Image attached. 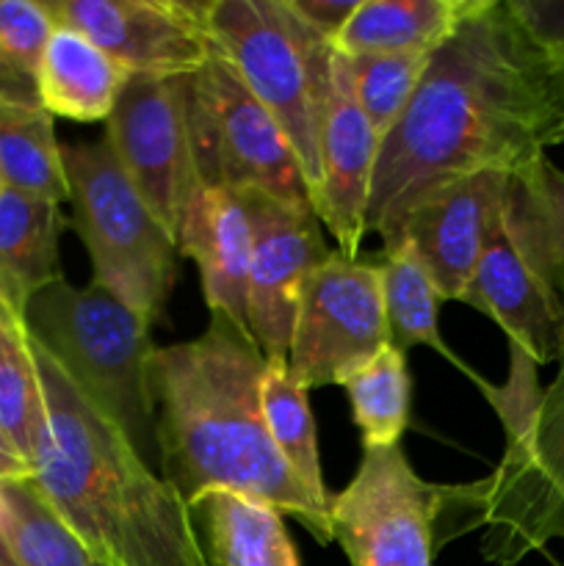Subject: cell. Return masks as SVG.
I'll list each match as a JSON object with an SVG mask.
<instances>
[{
	"instance_id": "obj_35",
	"label": "cell",
	"mask_w": 564,
	"mask_h": 566,
	"mask_svg": "<svg viewBox=\"0 0 564 566\" xmlns=\"http://www.w3.org/2000/svg\"><path fill=\"white\" fill-rule=\"evenodd\" d=\"M31 475V468L17 457L14 448L6 442V437L0 434V481L6 479H28Z\"/></svg>"
},
{
	"instance_id": "obj_21",
	"label": "cell",
	"mask_w": 564,
	"mask_h": 566,
	"mask_svg": "<svg viewBox=\"0 0 564 566\" xmlns=\"http://www.w3.org/2000/svg\"><path fill=\"white\" fill-rule=\"evenodd\" d=\"M481 0H359L332 48L343 55L435 53Z\"/></svg>"
},
{
	"instance_id": "obj_1",
	"label": "cell",
	"mask_w": 564,
	"mask_h": 566,
	"mask_svg": "<svg viewBox=\"0 0 564 566\" xmlns=\"http://www.w3.org/2000/svg\"><path fill=\"white\" fill-rule=\"evenodd\" d=\"M556 136L551 61L503 0L479 9L431 53L396 125L382 138L365 232L382 243L429 188L476 171H518Z\"/></svg>"
},
{
	"instance_id": "obj_12",
	"label": "cell",
	"mask_w": 564,
	"mask_h": 566,
	"mask_svg": "<svg viewBox=\"0 0 564 566\" xmlns=\"http://www.w3.org/2000/svg\"><path fill=\"white\" fill-rule=\"evenodd\" d=\"M44 9L127 75H194L213 48L208 0H44Z\"/></svg>"
},
{
	"instance_id": "obj_36",
	"label": "cell",
	"mask_w": 564,
	"mask_h": 566,
	"mask_svg": "<svg viewBox=\"0 0 564 566\" xmlns=\"http://www.w3.org/2000/svg\"><path fill=\"white\" fill-rule=\"evenodd\" d=\"M0 566H22L20 558H17L14 551H11L9 539H6L3 525H0Z\"/></svg>"
},
{
	"instance_id": "obj_5",
	"label": "cell",
	"mask_w": 564,
	"mask_h": 566,
	"mask_svg": "<svg viewBox=\"0 0 564 566\" xmlns=\"http://www.w3.org/2000/svg\"><path fill=\"white\" fill-rule=\"evenodd\" d=\"M208 31L296 153L315 205L335 48L291 0H208Z\"/></svg>"
},
{
	"instance_id": "obj_15",
	"label": "cell",
	"mask_w": 564,
	"mask_h": 566,
	"mask_svg": "<svg viewBox=\"0 0 564 566\" xmlns=\"http://www.w3.org/2000/svg\"><path fill=\"white\" fill-rule=\"evenodd\" d=\"M459 302L495 321L509 335V343L523 348L536 365L558 363L564 357L562 296L534 260L514 247L503 224Z\"/></svg>"
},
{
	"instance_id": "obj_23",
	"label": "cell",
	"mask_w": 564,
	"mask_h": 566,
	"mask_svg": "<svg viewBox=\"0 0 564 566\" xmlns=\"http://www.w3.org/2000/svg\"><path fill=\"white\" fill-rule=\"evenodd\" d=\"M503 230L564 302V169L547 155L509 175Z\"/></svg>"
},
{
	"instance_id": "obj_4",
	"label": "cell",
	"mask_w": 564,
	"mask_h": 566,
	"mask_svg": "<svg viewBox=\"0 0 564 566\" xmlns=\"http://www.w3.org/2000/svg\"><path fill=\"white\" fill-rule=\"evenodd\" d=\"M25 329L144 459L158 453L149 381L153 326L142 315L94 282L75 287L59 280L28 304Z\"/></svg>"
},
{
	"instance_id": "obj_17",
	"label": "cell",
	"mask_w": 564,
	"mask_h": 566,
	"mask_svg": "<svg viewBox=\"0 0 564 566\" xmlns=\"http://www.w3.org/2000/svg\"><path fill=\"white\" fill-rule=\"evenodd\" d=\"M177 249L194 260L210 313H224L247 326L252 221L241 193L230 188H194L182 213Z\"/></svg>"
},
{
	"instance_id": "obj_37",
	"label": "cell",
	"mask_w": 564,
	"mask_h": 566,
	"mask_svg": "<svg viewBox=\"0 0 564 566\" xmlns=\"http://www.w3.org/2000/svg\"><path fill=\"white\" fill-rule=\"evenodd\" d=\"M0 191H3V182H0Z\"/></svg>"
},
{
	"instance_id": "obj_20",
	"label": "cell",
	"mask_w": 564,
	"mask_h": 566,
	"mask_svg": "<svg viewBox=\"0 0 564 566\" xmlns=\"http://www.w3.org/2000/svg\"><path fill=\"white\" fill-rule=\"evenodd\" d=\"M127 72L86 36L55 25L36 75V94L50 116L105 122L127 83Z\"/></svg>"
},
{
	"instance_id": "obj_25",
	"label": "cell",
	"mask_w": 564,
	"mask_h": 566,
	"mask_svg": "<svg viewBox=\"0 0 564 566\" xmlns=\"http://www.w3.org/2000/svg\"><path fill=\"white\" fill-rule=\"evenodd\" d=\"M260 403H263V418L276 451L282 453L307 495L330 512L332 495L326 492L324 475H321L313 409H310L307 390L293 379L288 359H265L263 376H260Z\"/></svg>"
},
{
	"instance_id": "obj_16",
	"label": "cell",
	"mask_w": 564,
	"mask_h": 566,
	"mask_svg": "<svg viewBox=\"0 0 564 566\" xmlns=\"http://www.w3.org/2000/svg\"><path fill=\"white\" fill-rule=\"evenodd\" d=\"M379 136L370 130L359 111L337 55L332 59V99L321 136V186L315 193V216L335 238L343 258H357L368 216L370 182H374Z\"/></svg>"
},
{
	"instance_id": "obj_30",
	"label": "cell",
	"mask_w": 564,
	"mask_h": 566,
	"mask_svg": "<svg viewBox=\"0 0 564 566\" xmlns=\"http://www.w3.org/2000/svg\"><path fill=\"white\" fill-rule=\"evenodd\" d=\"M53 31L44 0H0V86L36 92L39 64Z\"/></svg>"
},
{
	"instance_id": "obj_11",
	"label": "cell",
	"mask_w": 564,
	"mask_h": 566,
	"mask_svg": "<svg viewBox=\"0 0 564 566\" xmlns=\"http://www.w3.org/2000/svg\"><path fill=\"white\" fill-rule=\"evenodd\" d=\"M188 77H127L103 136L138 197L175 241L199 186L188 133Z\"/></svg>"
},
{
	"instance_id": "obj_18",
	"label": "cell",
	"mask_w": 564,
	"mask_h": 566,
	"mask_svg": "<svg viewBox=\"0 0 564 566\" xmlns=\"http://www.w3.org/2000/svg\"><path fill=\"white\" fill-rule=\"evenodd\" d=\"M66 219L59 202L0 191V307L25 324L28 304L64 280L61 232Z\"/></svg>"
},
{
	"instance_id": "obj_14",
	"label": "cell",
	"mask_w": 564,
	"mask_h": 566,
	"mask_svg": "<svg viewBox=\"0 0 564 566\" xmlns=\"http://www.w3.org/2000/svg\"><path fill=\"white\" fill-rule=\"evenodd\" d=\"M506 186L509 171H476L429 188L401 216L385 252L409 247L435 280L442 302L462 298L503 224Z\"/></svg>"
},
{
	"instance_id": "obj_3",
	"label": "cell",
	"mask_w": 564,
	"mask_h": 566,
	"mask_svg": "<svg viewBox=\"0 0 564 566\" xmlns=\"http://www.w3.org/2000/svg\"><path fill=\"white\" fill-rule=\"evenodd\" d=\"M31 352L44 398L31 481L55 517L108 566H208L175 486L39 343Z\"/></svg>"
},
{
	"instance_id": "obj_28",
	"label": "cell",
	"mask_w": 564,
	"mask_h": 566,
	"mask_svg": "<svg viewBox=\"0 0 564 566\" xmlns=\"http://www.w3.org/2000/svg\"><path fill=\"white\" fill-rule=\"evenodd\" d=\"M42 423V381L28 329L0 307V434L28 468L36 453Z\"/></svg>"
},
{
	"instance_id": "obj_27",
	"label": "cell",
	"mask_w": 564,
	"mask_h": 566,
	"mask_svg": "<svg viewBox=\"0 0 564 566\" xmlns=\"http://www.w3.org/2000/svg\"><path fill=\"white\" fill-rule=\"evenodd\" d=\"M341 387L346 390L352 418L363 434V451L401 446L412 401L407 354L385 346L370 363L348 374Z\"/></svg>"
},
{
	"instance_id": "obj_29",
	"label": "cell",
	"mask_w": 564,
	"mask_h": 566,
	"mask_svg": "<svg viewBox=\"0 0 564 566\" xmlns=\"http://www.w3.org/2000/svg\"><path fill=\"white\" fill-rule=\"evenodd\" d=\"M335 55L359 111L382 142L412 99L431 53L343 55L335 50Z\"/></svg>"
},
{
	"instance_id": "obj_24",
	"label": "cell",
	"mask_w": 564,
	"mask_h": 566,
	"mask_svg": "<svg viewBox=\"0 0 564 566\" xmlns=\"http://www.w3.org/2000/svg\"><path fill=\"white\" fill-rule=\"evenodd\" d=\"M376 263L382 274V302H385L390 346L404 354L412 346H429L459 370H464L470 379H476L479 374H473L442 340L440 324H437L442 296L418 254L409 247H396L387 252L382 249Z\"/></svg>"
},
{
	"instance_id": "obj_9",
	"label": "cell",
	"mask_w": 564,
	"mask_h": 566,
	"mask_svg": "<svg viewBox=\"0 0 564 566\" xmlns=\"http://www.w3.org/2000/svg\"><path fill=\"white\" fill-rule=\"evenodd\" d=\"M437 512L440 484L420 479L401 446L370 448L330 497L332 542L352 566H431Z\"/></svg>"
},
{
	"instance_id": "obj_22",
	"label": "cell",
	"mask_w": 564,
	"mask_h": 566,
	"mask_svg": "<svg viewBox=\"0 0 564 566\" xmlns=\"http://www.w3.org/2000/svg\"><path fill=\"white\" fill-rule=\"evenodd\" d=\"M0 182L28 197L66 202V175L53 116L39 94L0 88Z\"/></svg>"
},
{
	"instance_id": "obj_8",
	"label": "cell",
	"mask_w": 564,
	"mask_h": 566,
	"mask_svg": "<svg viewBox=\"0 0 564 566\" xmlns=\"http://www.w3.org/2000/svg\"><path fill=\"white\" fill-rule=\"evenodd\" d=\"M188 133L199 186L260 191L313 208L291 142L216 42L188 77Z\"/></svg>"
},
{
	"instance_id": "obj_34",
	"label": "cell",
	"mask_w": 564,
	"mask_h": 566,
	"mask_svg": "<svg viewBox=\"0 0 564 566\" xmlns=\"http://www.w3.org/2000/svg\"><path fill=\"white\" fill-rule=\"evenodd\" d=\"M551 86L553 105H556V136H553V144H564V59L551 64Z\"/></svg>"
},
{
	"instance_id": "obj_7",
	"label": "cell",
	"mask_w": 564,
	"mask_h": 566,
	"mask_svg": "<svg viewBox=\"0 0 564 566\" xmlns=\"http://www.w3.org/2000/svg\"><path fill=\"white\" fill-rule=\"evenodd\" d=\"M72 230L92 260V282L149 326L175 291L180 249L116 164L108 142L61 144Z\"/></svg>"
},
{
	"instance_id": "obj_2",
	"label": "cell",
	"mask_w": 564,
	"mask_h": 566,
	"mask_svg": "<svg viewBox=\"0 0 564 566\" xmlns=\"http://www.w3.org/2000/svg\"><path fill=\"white\" fill-rule=\"evenodd\" d=\"M263 365L252 332L224 313H210L197 340L155 348L149 381L160 473L186 503L236 492L299 520L318 545H330V512L299 484L265 426Z\"/></svg>"
},
{
	"instance_id": "obj_32",
	"label": "cell",
	"mask_w": 564,
	"mask_h": 566,
	"mask_svg": "<svg viewBox=\"0 0 564 566\" xmlns=\"http://www.w3.org/2000/svg\"><path fill=\"white\" fill-rule=\"evenodd\" d=\"M547 61L564 59V0H503Z\"/></svg>"
},
{
	"instance_id": "obj_10",
	"label": "cell",
	"mask_w": 564,
	"mask_h": 566,
	"mask_svg": "<svg viewBox=\"0 0 564 566\" xmlns=\"http://www.w3.org/2000/svg\"><path fill=\"white\" fill-rule=\"evenodd\" d=\"M387 340L379 263L332 252L307 276L293 321L288 368L304 387L343 385Z\"/></svg>"
},
{
	"instance_id": "obj_6",
	"label": "cell",
	"mask_w": 564,
	"mask_h": 566,
	"mask_svg": "<svg viewBox=\"0 0 564 566\" xmlns=\"http://www.w3.org/2000/svg\"><path fill=\"white\" fill-rule=\"evenodd\" d=\"M440 531H484L481 556L498 566H518L564 539V357L534 420L506 442L498 468L476 484H440L435 545Z\"/></svg>"
},
{
	"instance_id": "obj_31",
	"label": "cell",
	"mask_w": 564,
	"mask_h": 566,
	"mask_svg": "<svg viewBox=\"0 0 564 566\" xmlns=\"http://www.w3.org/2000/svg\"><path fill=\"white\" fill-rule=\"evenodd\" d=\"M536 368L540 365L523 348L509 343V379L503 385H490L481 376L473 379L479 390L484 392L487 401H490V407L495 409L498 418H501L506 442L523 434L525 426L534 420L536 409H540L542 387L540 379H536Z\"/></svg>"
},
{
	"instance_id": "obj_13",
	"label": "cell",
	"mask_w": 564,
	"mask_h": 566,
	"mask_svg": "<svg viewBox=\"0 0 564 566\" xmlns=\"http://www.w3.org/2000/svg\"><path fill=\"white\" fill-rule=\"evenodd\" d=\"M238 193L252 221L249 332L265 359H288L302 287L332 249L313 208H296L260 191Z\"/></svg>"
},
{
	"instance_id": "obj_19",
	"label": "cell",
	"mask_w": 564,
	"mask_h": 566,
	"mask_svg": "<svg viewBox=\"0 0 564 566\" xmlns=\"http://www.w3.org/2000/svg\"><path fill=\"white\" fill-rule=\"evenodd\" d=\"M208 566H302L282 514L236 492H205L188 503Z\"/></svg>"
},
{
	"instance_id": "obj_26",
	"label": "cell",
	"mask_w": 564,
	"mask_h": 566,
	"mask_svg": "<svg viewBox=\"0 0 564 566\" xmlns=\"http://www.w3.org/2000/svg\"><path fill=\"white\" fill-rule=\"evenodd\" d=\"M0 525L22 566H108L55 517L31 475L0 481Z\"/></svg>"
},
{
	"instance_id": "obj_33",
	"label": "cell",
	"mask_w": 564,
	"mask_h": 566,
	"mask_svg": "<svg viewBox=\"0 0 564 566\" xmlns=\"http://www.w3.org/2000/svg\"><path fill=\"white\" fill-rule=\"evenodd\" d=\"M291 3L321 36H326L332 42L343 31L348 17L357 11L359 0H291Z\"/></svg>"
}]
</instances>
